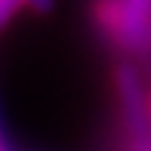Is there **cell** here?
Instances as JSON below:
<instances>
[{
  "label": "cell",
  "mask_w": 151,
  "mask_h": 151,
  "mask_svg": "<svg viewBox=\"0 0 151 151\" xmlns=\"http://www.w3.org/2000/svg\"><path fill=\"white\" fill-rule=\"evenodd\" d=\"M151 0H96V28L121 50H141L149 43Z\"/></svg>",
  "instance_id": "obj_1"
},
{
  "label": "cell",
  "mask_w": 151,
  "mask_h": 151,
  "mask_svg": "<svg viewBox=\"0 0 151 151\" xmlns=\"http://www.w3.org/2000/svg\"><path fill=\"white\" fill-rule=\"evenodd\" d=\"M113 83H116V96L126 129L136 136H144L149 131V101L144 96L139 73L131 65H119L113 73Z\"/></svg>",
  "instance_id": "obj_2"
},
{
  "label": "cell",
  "mask_w": 151,
  "mask_h": 151,
  "mask_svg": "<svg viewBox=\"0 0 151 151\" xmlns=\"http://www.w3.org/2000/svg\"><path fill=\"white\" fill-rule=\"evenodd\" d=\"M23 5H25V0H0V30L20 13Z\"/></svg>",
  "instance_id": "obj_3"
},
{
  "label": "cell",
  "mask_w": 151,
  "mask_h": 151,
  "mask_svg": "<svg viewBox=\"0 0 151 151\" xmlns=\"http://www.w3.org/2000/svg\"><path fill=\"white\" fill-rule=\"evenodd\" d=\"M25 5H30L35 13L45 15V13H50V8H53V0H25Z\"/></svg>",
  "instance_id": "obj_4"
},
{
  "label": "cell",
  "mask_w": 151,
  "mask_h": 151,
  "mask_svg": "<svg viewBox=\"0 0 151 151\" xmlns=\"http://www.w3.org/2000/svg\"><path fill=\"white\" fill-rule=\"evenodd\" d=\"M0 151H10V144L5 141V134H3V124H0Z\"/></svg>",
  "instance_id": "obj_5"
},
{
  "label": "cell",
  "mask_w": 151,
  "mask_h": 151,
  "mask_svg": "<svg viewBox=\"0 0 151 151\" xmlns=\"http://www.w3.org/2000/svg\"><path fill=\"white\" fill-rule=\"evenodd\" d=\"M149 111H151V103H149Z\"/></svg>",
  "instance_id": "obj_6"
}]
</instances>
